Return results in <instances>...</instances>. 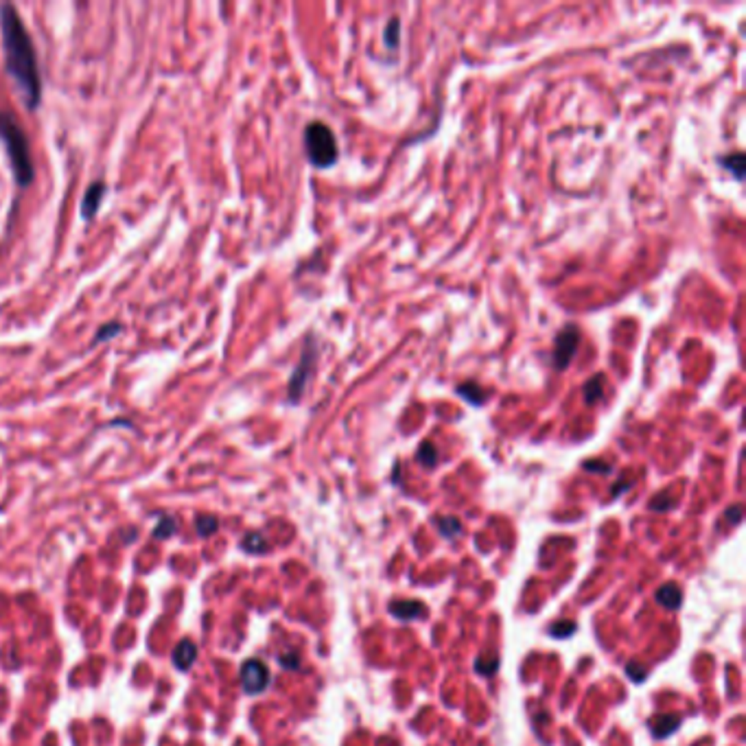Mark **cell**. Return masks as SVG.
<instances>
[{"label": "cell", "instance_id": "cell-18", "mask_svg": "<svg viewBox=\"0 0 746 746\" xmlns=\"http://www.w3.org/2000/svg\"><path fill=\"white\" fill-rule=\"evenodd\" d=\"M398 31H400V20H398V18H392V20L387 22L385 33H383V35H385L383 42H385L387 49H396V46H398Z\"/></svg>", "mask_w": 746, "mask_h": 746}, {"label": "cell", "instance_id": "cell-1", "mask_svg": "<svg viewBox=\"0 0 746 746\" xmlns=\"http://www.w3.org/2000/svg\"><path fill=\"white\" fill-rule=\"evenodd\" d=\"M0 33H3L5 68L14 79L27 110H38L42 103V77L35 57L31 33L14 5H0Z\"/></svg>", "mask_w": 746, "mask_h": 746}, {"label": "cell", "instance_id": "cell-5", "mask_svg": "<svg viewBox=\"0 0 746 746\" xmlns=\"http://www.w3.org/2000/svg\"><path fill=\"white\" fill-rule=\"evenodd\" d=\"M580 344V330L574 324H567L561 328V333L554 339V368L565 370L569 361L574 359L576 348Z\"/></svg>", "mask_w": 746, "mask_h": 746}, {"label": "cell", "instance_id": "cell-2", "mask_svg": "<svg viewBox=\"0 0 746 746\" xmlns=\"http://www.w3.org/2000/svg\"><path fill=\"white\" fill-rule=\"evenodd\" d=\"M0 140L7 149V156L14 169L18 186L27 188L35 180V167L31 160V147L25 129L20 127L18 118L9 112H0Z\"/></svg>", "mask_w": 746, "mask_h": 746}, {"label": "cell", "instance_id": "cell-10", "mask_svg": "<svg viewBox=\"0 0 746 746\" xmlns=\"http://www.w3.org/2000/svg\"><path fill=\"white\" fill-rule=\"evenodd\" d=\"M679 725H681V720L677 716H670V714L655 716L653 720H650V731H653L655 738H668L679 729Z\"/></svg>", "mask_w": 746, "mask_h": 746}, {"label": "cell", "instance_id": "cell-9", "mask_svg": "<svg viewBox=\"0 0 746 746\" xmlns=\"http://www.w3.org/2000/svg\"><path fill=\"white\" fill-rule=\"evenodd\" d=\"M195 657H197V648L193 642H188V639L180 642L177 648L173 650V663H175V668H180V670L191 668L195 663Z\"/></svg>", "mask_w": 746, "mask_h": 746}, {"label": "cell", "instance_id": "cell-21", "mask_svg": "<svg viewBox=\"0 0 746 746\" xmlns=\"http://www.w3.org/2000/svg\"><path fill=\"white\" fill-rule=\"evenodd\" d=\"M173 530H175V521L173 519H160V523L156 525V528H153V536H156V539H167V536H171L173 534Z\"/></svg>", "mask_w": 746, "mask_h": 746}, {"label": "cell", "instance_id": "cell-22", "mask_svg": "<svg viewBox=\"0 0 746 746\" xmlns=\"http://www.w3.org/2000/svg\"><path fill=\"white\" fill-rule=\"evenodd\" d=\"M497 668H499V661H497V659H490V661L477 659L475 661V670L479 674H484V677H493V674L497 672Z\"/></svg>", "mask_w": 746, "mask_h": 746}, {"label": "cell", "instance_id": "cell-20", "mask_svg": "<svg viewBox=\"0 0 746 746\" xmlns=\"http://www.w3.org/2000/svg\"><path fill=\"white\" fill-rule=\"evenodd\" d=\"M197 532H199V534L201 536H210L212 534V532H217V528H219V521L215 519V517H210V515H204V517H199L197 519Z\"/></svg>", "mask_w": 746, "mask_h": 746}, {"label": "cell", "instance_id": "cell-26", "mask_svg": "<svg viewBox=\"0 0 746 746\" xmlns=\"http://www.w3.org/2000/svg\"><path fill=\"white\" fill-rule=\"evenodd\" d=\"M742 519V508L740 506H733L731 510H727V521H731V523H740Z\"/></svg>", "mask_w": 746, "mask_h": 746}, {"label": "cell", "instance_id": "cell-12", "mask_svg": "<svg viewBox=\"0 0 746 746\" xmlns=\"http://www.w3.org/2000/svg\"><path fill=\"white\" fill-rule=\"evenodd\" d=\"M585 403L587 405H596V403L602 398L604 394V374H596L594 378H589V381L585 383Z\"/></svg>", "mask_w": 746, "mask_h": 746}, {"label": "cell", "instance_id": "cell-25", "mask_svg": "<svg viewBox=\"0 0 746 746\" xmlns=\"http://www.w3.org/2000/svg\"><path fill=\"white\" fill-rule=\"evenodd\" d=\"M298 655H295V653H285V655H280V666H285V668H298Z\"/></svg>", "mask_w": 746, "mask_h": 746}, {"label": "cell", "instance_id": "cell-11", "mask_svg": "<svg viewBox=\"0 0 746 746\" xmlns=\"http://www.w3.org/2000/svg\"><path fill=\"white\" fill-rule=\"evenodd\" d=\"M657 602L663 604V607L670 609V611L679 609L681 602H683V591H681V587H677V585L661 587V589L657 591Z\"/></svg>", "mask_w": 746, "mask_h": 746}, {"label": "cell", "instance_id": "cell-8", "mask_svg": "<svg viewBox=\"0 0 746 746\" xmlns=\"http://www.w3.org/2000/svg\"><path fill=\"white\" fill-rule=\"evenodd\" d=\"M389 613H392L394 618L403 620V622H409L414 618H422L425 607H422V602H418V600H400V602L389 604Z\"/></svg>", "mask_w": 746, "mask_h": 746}, {"label": "cell", "instance_id": "cell-14", "mask_svg": "<svg viewBox=\"0 0 746 746\" xmlns=\"http://www.w3.org/2000/svg\"><path fill=\"white\" fill-rule=\"evenodd\" d=\"M121 330H123L121 322H108V324H103V326L97 330V335H94L92 346H97V344H101V341H108V339L116 337L118 333H121Z\"/></svg>", "mask_w": 746, "mask_h": 746}, {"label": "cell", "instance_id": "cell-23", "mask_svg": "<svg viewBox=\"0 0 746 746\" xmlns=\"http://www.w3.org/2000/svg\"><path fill=\"white\" fill-rule=\"evenodd\" d=\"M574 631H576V624H574V622H561V624H556L554 629H550V633H552L554 637H558V639L572 635Z\"/></svg>", "mask_w": 746, "mask_h": 746}, {"label": "cell", "instance_id": "cell-6", "mask_svg": "<svg viewBox=\"0 0 746 746\" xmlns=\"http://www.w3.org/2000/svg\"><path fill=\"white\" fill-rule=\"evenodd\" d=\"M241 685H243V692H247V694H260V692H263L269 685V672L265 668V663H260L256 659L243 663Z\"/></svg>", "mask_w": 746, "mask_h": 746}, {"label": "cell", "instance_id": "cell-24", "mask_svg": "<svg viewBox=\"0 0 746 746\" xmlns=\"http://www.w3.org/2000/svg\"><path fill=\"white\" fill-rule=\"evenodd\" d=\"M626 672H629V677H631L635 683L646 681V670H644V668H639L637 663H629V666H626Z\"/></svg>", "mask_w": 746, "mask_h": 746}, {"label": "cell", "instance_id": "cell-15", "mask_svg": "<svg viewBox=\"0 0 746 746\" xmlns=\"http://www.w3.org/2000/svg\"><path fill=\"white\" fill-rule=\"evenodd\" d=\"M436 523H438V530H440L442 536H451L453 539L462 532V523L455 517H442V519H438Z\"/></svg>", "mask_w": 746, "mask_h": 746}, {"label": "cell", "instance_id": "cell-4", "mask_svg": "<svg viewBox=\"0 0 746 746\" xmlns=\"http://www.w3.org/2000/svg\"><path fill=\"white\" fill-rule=\"evenodd\" d=\"M315 361H317V348H315V337L309 335L306 337V344H304V350H302V357H300V363L298 368L293 370L291 378H289V387H287V396L291 403H298L304 394V387L306 383H309V376L315 368Z\"/></svg>", "mask_w": 746, "mask_h": 746}, {"label": "cell", "instance_id": "cell-13", "mask_svg": "<svg viewBox=\"0 0 746 746\" xmlns=\"http://www.w3.org/2000/svg\"><path fill=\"white\" fill-rule=\"evenodd\" d=\"M457 394L464 396L471 405H484V392L475 385V383H462L457 387Z\"/></svg>", "mask_w": 746, "mask_h": 746}, {"label": "cell", "instance_id": "cell-16", "mask_svg": "<svg viewBox=\"0 0 746 746\" xmlns=\"http://www.w3.org/2000/svg\"><path fill=\"white\" fill-rule=\"evenodd\" d=\"M416 457H418V462L422 466L431 468V466H436V462H438V451H436V447L431 442H422Z\"/></svg>", "mask_w": 746, "mask_h": 746}, {"label": "cell", "instance_id": "cell-7", "mask_svg": "<svg viewBox=\"0 0 746 746\" xmlns=\"http://www.w3.org/2000/svg\"><path fill=\"white\" fill-rule=\"evenodd\" d=\"M105 191H108V186H105L103 180H97V182H92V184L88 186L84 199H81V217H84V219H92L94 215H97V210H99L101 201H103V197H105Z\"/></svg>", "mask_w": 746, "mask_h": 746}, {"label": "cell", "instance_id": "cell-19", "mask_svg": "<svg viewBox=\"0 0 746 746\" xmlns=\"http://www.w3.org/2000/svg\"><path fill=\"white\" fill-rule=\"evenodd\" d=\"M720 162L725 164L727 169H731V171H733V177H738V180H742V175H744V156H742V153H733V156H725Z\"/></svg>", "mask_w": 746, "mask_h": 746}, {"label": "cell", "instance_id": "cell-17", "mask_svg": "<svg viewBox=\"0 0 746 746\" xmlns=\"http://www.w3.org/2000/svg\"><path fill=\"white\" fill-rule=\"evenodd\" d=\"M241 547L247 550V552H252V554H260V552L267 550V541L260 536V534H256V532H252V534H247V536L241 541Z\"/></svg>", "mask_w": 746, "mask_h": 746}, {"label": "cell", "instance_id": "cell-3", "mask_svg": "<svg viewBox=\"0 0 746 746\" xmlns=\"http://www.w3.org/2000/svg\"><path fill=\"white\" fill-rule=\"evenodd\" d=\"M304 151L306 158L317 169H328L337 162L339 149L333 129L322 121H313L304 127Z\"/></svg>", "mask_w": 746, "mask_h": 746}]
</instances>
